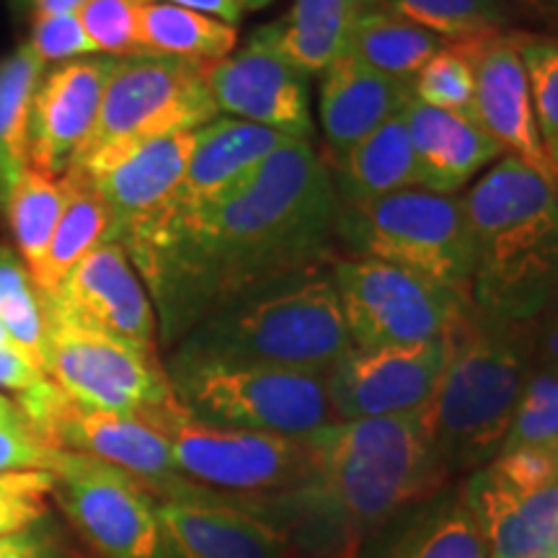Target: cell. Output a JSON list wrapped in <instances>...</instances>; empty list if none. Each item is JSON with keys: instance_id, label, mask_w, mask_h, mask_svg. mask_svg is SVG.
Listing matches in <instances>:
<instances>
[{"instance_id": "cell-44", "label": "cell", "mask_w": 558, "mask_h": 558, "mask_svg": "<svg viewBox=\"0 0 558 558\" xmlns=\"http://www.w3.org/2000/svg\"><path fill=\"white\" fill-rule=\"evenodd\" d=\"M52 543L37 530H21V533L0 538V558H52Z\"/></svg>"}, {"instance_id": "cell-14", "label": "cell", "mask_w": 558, "mask_h": 558, "mask_svg": "<svg viewBox=\"0 0 558 558\" xmlns=\"http://www.w3.org/2000/svg\"><path fill=\"white\" fill-rule=\"evenodd\" d=\"M448 360L450 333L409 347H352L326 373L337 422L422 411L435 396Z\"/></svg>"}, {"instance_id": "cell-13", "label": "cell", "mask_w": 558, "mask_h": 558, "mask_svg": "<svg viewBox=\"0 0 558 558\" xmlns=\"http://www.w3.org/2000/svg\"><path fill=\"white\" fill-rule=\"evenodd\" d=\"M45 320L107 333L158 354V318L148 290L122 243L94 248L50 295H39Z\"/></svg>"}, {"instance_id": "cell-2", "label": "cell", "mask_w": 558, "mask_h": 558, "mask_svg": "<svg viewBox=\"0 0 558 558\" xmlns=\"http://www.w3.org/2000/svg\"><path fill=\"white\" fill-rule=\"evenodd\" d=\"M305 484L259 509L264 520H288L313 546L349 550L367 530L429 499L448 478L422 411L349 418L305 437Z\"/></svg>"}, {"instance_id": "cell-9", "label": "cell", "mask_w": 558, "mask_h": 558, "mask_svg": "<svg viewBox=\"0 0 558 558\" xmlns=\"http://www.w3.org/2000/svg\"><path fill=\"white\" fill-rule=\"evenodd\" d=\"M218 117L205 65L153 54L120 58L104 88L94 130L70 166L145 140L202 130Z\"/></svg>"}, {"instance_id": "cell-18", "label": "cell", "mask_w": 558, "mask_h": 558, "mask_svg": "<svg viewBox=\"0 0 558 558\" xmlns=\"http://www.w3.org/2000/svg\"><path fill=\"white\" fill-rule=\"evenodd\" d=\"M117 58L94 54L41 75L32 101L29 166L60 179L94 130Z\"/></svg>"}, {"instance_id": "cell-16", "label": "cell", "mask_w": 558, "mask_h": 558, "mask_svg": "<svg viewBox=\"0 0 558 558\" xmlns=\"http://www.w3.org/2000/svg\"><path fill=\"white\" fill-rule=\"evenodd\" d=\"M460 45L469 52L473 75H476L473 114L478 124L492 135L505 156L520 160L530 171L538 173L558 197V166L541 135L518 37L497 34V37L469 39Z\"/></svg>"}, {"instance_id": "cell-37", "label": "cell", "mask_w": 558, "mask_h": 558, "mask_svg": "<svg viewBox=\"0 0 558 558\" xmlns=\"http://www.w3.org/2000/svg\"><path fill=\"white\" fill-rule=\"evenodd\" d=\"M488 484L509 497H527L558 484V442L546 448L499 452L486 469H478Z\"/></svg>"}, {"instance_id": "cell-45", "label": "cell", "mask_w": 558, "mask_h": 558, "mask_svg": "<svg viewBox=\"0 0 558 558\" xmlns=\"http://www.w3.org/2000/svg\"><path fill=\"white\" fill-rule=\"evenodd\" d=\"M148 3L179 5V9H190L205 13V16L226 21L230 26H239L243 16H246V9H243L239 0H148Z\"/></svg>"}, {"instance_id": "cell-42", "label": "cell", "mask_w": 558, "mask_h": 558, "mask_svg": "<svg viewBox=\"0 0 558 558\" xmlns=\"http://www.w3.org/2000/svg\"><path fill=\"white\" fill-rule=\"evenodd\" d=\"M45 497L37 492L0 494V538L37 525L45 518Z\"/></svg>"}, {"instance_id": "cell-12", "label": "cell", "mask_w": 558, "mask_h": 558, "mask_svg": "<svg viewBox=\"0 0 558 558\" xmlns=\"http://www.w3.org/2000/svg\"><path fill=\"white\" fill-rule=\"evenodd\" d=\"M47 324L45 373L73 401L88 409L135 416L173 396L158 354L75 326Z\"/></svg>"}, {"instance_id": "cell-8", "label": "cell", "mask_w": 558, "mask_h": 558, "mask_svg": "<svg viewBox=\"0 0 558 558\" xmlns=\"http://www.w3.org/2000/svg\"><path fill=\"white\" fill-rule=\"evenodd\" d=\"M166 373L181 407L218 427L308 437L337 422L326 375L199 360H171Z\"/></svg>"}, {"instance_id": "cell-32", "label": "cell", "mask_w": 558, "mask_h": 558, "mask_svg": "<svg viewBox=\"0 0 558 558\" xmlns=\"http://www.w3.org/2000/svg\"><path fill=\"white\" fill-rule=\"evenodd\" d=\"M393 11L448 41L507 34L514 0H386Z\"/></svg>"}, {"instance_id": "cell-4", "label": "cell", "mask_w": 558, "mask_h": 558, "mask_svg": "<svg viewBox=\"0 0 558 558\" xmlns=\"http://www.w3.org/2000/svg\"><path fill=\"white\" fill-rule=\"evenodd\" d=\"M352 349L329 264L300 269L213 313L171 360L264 365L326 375Z\"/></svg>"}, {"instance_id": "cell-3", "label": "cell", "mask_w": 558, "mask_h": 558, "mask_svg": "<svg viewBox=\"0 0 558 558\" xmlns=\"http://www.w3.org/2000/svg\"><path fill=\"white\" fill-rule=\"evenodd\" d=\"M473 243L471 305L535 324L558 303V197L538 173L499 158L463 197Z\"/></svg>"}, {"instance_id": "cell-27", "label": "cell", "mask_w": 558, "mask_h": 558, "mask_svg": "<svg viewBox=\"0 0 558 558\" xmlns=\"http://www.w3.org/2000/svg\"><path fill=\"white\" fill-rule=\"evenodd\" d=\"M137 37L143 54L184 60L205 68L226 60L239 45V32L226 21L179 5L148 3V0H140Z\"/></svg>"}, {"instance_id": "cell-1", "label": "cell", "mask_w": 558, "mask_h": 558, "mask_svg": "<svg viewBox=\"0 0 558 558\" xmlns=\"http://www.w3.org/2000/svg\"><path fill=\"white\" fill-rule=\"evenodd\" d=\"M166 347L248 292L331 264L339 194L311 140L290 137L243 190L202 209L169 207L124 235Z\"/></svg>"}, {"instance_id": "cell-51", "label": "cell", "mask_w": 558, "mask_h": 558, "mask_svg": "<svg viewBox=\"0 0 558 558\" xmlns=\"http://www.w3.org/2000/svg\"><path fill=\"white\" fill-rule=\"evenodd\" d=\"M554 311H558V303H556V308ZM554 311H550V313H554Z\"/></svg>"}, {"instance_id": "cell-22", "label": "cell", "mask_w": 558, "mask_h": 558, "mask_svg": "<svg viewBox=\"0 0 558 558\" xmlns=\"http://www.w3.org/2000/svg\"><path fill=\"white\" fill-rule=\"evenodd\" d=\"M403 122L414 148L418 190L424 192L456 197L476 173L505 158L476 114L439 111L411 96L403 107Z\"/></svg>"}, {"instance_id": "cell-31", "label": "cell", "mask_w": 558, "mask_h": 558, "mask_svg": "<svg viewBox=\"0 0 558 558\" xmlns=\"http://www.w3.org/2000/svg\"><path fill=\"white\" fill-rule=\"evenodd\" d=\"M62 202L65 197H62L60 179L47 177L34 166H26L21 171L11 197L5 202L3 218L9 222L29 275H34L45 259L54 228H58Z\"/></svg>"}, {"instance_id": "cell-48", "label": "cell", "mask_w": 558, "mask_h": 558, "mask_svg": "<svg viewBox=\"0 0 558 558\" xmlns=\"http://www.w3.org/2000/svg\"><path fill=\"white\" fill-rule=\"evenodd\" d=\"M246 11H259V9H267L271 0H239Z\"/></svg>"}, {"instance_id": "cell-52", "label": "cell", "mask_w": 558, "mask_h": 558, "mask_svg": "<svg viewBox=\"0 0 558 558\" xmlns=\"http://www.w3.org/2000/svg\"><path fill=\"white\" fill-rule=\"evenodd\" d=\"M554 313H556V311H554Z\"/></svg>"}, {"instance_id": "cell-24", "label": "cell", "mask_w": 558, "mask_h": 558, "mask_svg": "<svg viewBox=\"0 0 558 558\" xmlns=\"http://www.w3.org/2000/svg\"><path fill=\"white\" fill-rule=\"evenodd\" d=\"M386 0H292L279 21L259 26L279 52L303 73H324L352 45L357 24Z\"/></svg>"}, {"instance_id": "cell-47", "label": "cell", "mask_w": 558, "mask_h": 558, "mask_svg": "<svg viewBox=\"0 0 558 558\" xmlns=\"http://www.w3.org/2000/svg\"><path fill=\"white\" fill-rule=\"evenodd\" d=\"M0 427H26L19 403L5 399L3 393H0Z\"/></svg>"}, {"instance_id": "cell-41", "label": "cell", "mask_w": 558, "mask_h": 558, "mask_svg": "<svg viewBox=\"0 0 558 558\" xmlns=\"http://www.w3.org/2000/svg\"><path fill=\"white\" fill-rule=\"evenodd\" d=\"M45 378L47 373L37 365V360L24 347H19L5 331V326L0 324V388L11 390L19 399L26 390L37 388Z\"/></svg>"}, {"instance_id": "cell-40", "label": "cell", "mask_w": 558, "mask_h": 558, "mask_svg": "<svg viewBox=\"0 0 558 558\" xmlns=\"http://www.w3.org/2000/svg\"><path fill=\"white\" fill-rule=\"evenodd\" d=\"M52 452L29 427H0V473L47 471Z\"/></svg>"}, {"instance_id": "cell-21", "label": "cell", "mask_w": 558, "mask_h": 558, "mask_svg": "<svg viewBox=\"0 0 558 558\" xmlns=\"http://www.w3.org/2000/svg\"><path fill=\"white\" fill-rule=\"evenodd\" d=\"M282 132L222 117L197 130L190 166L181 181L173 209H202L218 205L248 184L271 153L288 143Z\"/></svg>"}, {"instance_id": "cell-15", "label": "cell", "mask_w": 558, "mask_h": 558, "mask_svg": "<svg viewBox=\"0 0 558 558\" xmlns=\"http://www.w3.org/2000/svg\"><path fill=\"white\" fill-rule=\"evenodd\" d=\"M205 81L220 114L311 140L308 73L292 65L259 29L239 52L207 65Z\"/></svg>"}, {"instance_id": "cell-5", "label": "cell", "mask_w": 558, "mask_h": 558, "mask_svg": "<svg viewBox=\"0 0 558 558\" xmlns=\"http://www.w3.org/2000/svg\"><path fill=\"white\" fill-rule=\"evenodd\" d=\"M533 369V324H505L473 308L450 331V360L422 409L448 471L492 463Z\"/></svg>"}, {"instance_id": "cell-34", "label": "cell", "mask_w": 558, "mask_h": 558, "mask_svg": "<svg viewBox=\"0 0 558 558\" xmlns=\"http://www.w3.org/2000/svg\"><path fill=\"white\" fill-rule=\"evenodd\" d=\"M558 442V373L533 365L499 452Z\"/></svg>"}, {"instance_id": "cell-20", "label": "cell", "mask_w": 558, "mask_h": 558, "mask_svg": "<svg viewBox=\"0 0 558 558\" xmlns=\"http://www.w3.org/2000/svg\"><path fill=\"white\" fill-rule=\"evenodd\" d=\"M409 99V83L367 68L349 52L326 68L320 73L318 117L329 169H337L362 140L401 114Z\"/></svg>"}, {"instance_id": "cell-38", "label": "cell", "mask_w": 558, "mask_h": 558, "mask_svg": "<svg viewBox=\"0 0 558 558\" xmlns=\"http://www.w3.org/2000/svg\"><path fill=\"white\" fill-rule=\"evenodd\" d=\"M140 0H88L78 11L83 29L107 58H135L143 54L137 37Z\"/></svg>"}, {"instance_id": "cell-10", "label": "cell", "mask_w": 558, "mask_h": 558, "mask_svg": "<svg viewBox=\"0 0 558 558\" xmlns=\"http://www.w3.org/2000/svg\"><path fill=\"white\" fill-rule=\"evenodd\" d=\"M352 347H409L445 339L471 305L429 279L360 256L329 264Z\"/></svg>"}, {"instance_id": "cell-26", "label": "cell", "mask_w": 558, "mask_h": 558, "mask_svg": "<svg viewBox=\"0 0 558 558\" xmlns=\"http://www.w3.org/2000/svg\"><path fill=\"white\" fill-rule=\"evenodd\" d=\"M60 186L65 202H62L58 228L39 269L32 275L39 295H50L58 290L62 279L78 267L90 251L114 241V220L99 192L75 171L62 173Z\"/></svg>"}, {"instance_id": "cell-19", "label": "cell", "mask_w": 558, "mask_h": 558, "mask_svg": "<svg viewBox=\"0 0 558 558\" xmlns=\"http://www.w3.org/2000/svg\"><path fill=\"white\" fill-rule=\"evenodd\" d=\"M163 558H284V535L241 499L213 492L156 507Z\"/></svg>"}, {"instance_id": "cell-28", "label": "cell", "mask_w": 558, "mask_h": 558, "mask_svg": "<svg viewBox=\"0 0 558 558\" xmlns=\"http://www.w3.org/2000/svg\"><path fill=\"white\" fill-rule=\"evenodd\" d=\"M448 45V39L424 29V26L390 9L388 3H383L357 24V29L352 34V45H349V54L365 62L367 68L411 86L418 70Z\"/></svg>"}, {"instance_id": "cell-46", "label": "cell", "mask_w": 558, "mask_h": 558, "mask_svg": "<svg viewBox=\"0 0 558 558\" xmlns=\"http://www.w3.org/2000/svg\"><path fill=\"white\" fill-rule=\"evenodd\" d=\"M88 0H34L32 16H60V13H78Z\"/></svg>"}, {"instance_id": "cell-6", "label": "cell", "mask_w": 558, "mask_h": 558, "mask_svg": "<svg viewBox=\"0 0 558 558\" xmlns=\"http://www.w3.org/2000/svg\"><path fill=\"white\" fill-rule=\"evenodd\" d=\"M135 416L169 442L181 476L241 499L256 514L267 501L303 486L311 473L305 437L218 427L186 411L177 396Z\"/></svg>"}, {"instance_id": "cell-39", "label": "cell", "mask_w": 558, "mask_h": 558, "mask_svg": "<svg viewBox=\"0 0 558 558\" xmlns=\"http://www.w3.org/2000/svg\"><path fill=\"white\" fill-rule=\"evenodd\" d=\"M32 50L45 62H73L99 54L96 45L83 29L78 13L60 16H32Z\"/></svg>"}, {"instance_id": "cell-17", "label": "cell", "mask_w": 558, "mask_h": 558, "mask_svg": "<svg viewBox=\"0 0 558 558\" xmlns=\"http://www.w3.org/2000/svg\"><path fill=\"white\" fill-rule=\"evenodd\" d=\"M197 130L177 132L145 143L130 145L68 166L81 173L107 202L114 220V241L156 220L177 199L186 166H190Z\"/></svg>"}, {"instance_id": "cell-33", "label": "cell", "mask_w": 558, "mask_h": 558, "mask_svg": "<svg viewBox=\"0 0 558 558\" xmlns=\"http://www.w3.org/2000/svg\"><path fill=\"white\" fill-rule=\"evenodd\" d=\"M0 324L45 369L47 324L39 292L34 288L26 264H21L5 243H0Z\"/></svg>"}, {"instance_id": "cell-50", "label": "cell", "mask_w": 558, "mask_h": 558, "mask_svg": "<svg viewBox=\"0 0 558 558\" xmlns=\"http://www.w3.org/2000/svg\"><path fill=\"white\" fill-rule=\"evenodd\" d=\"M550 158H554V160H556V166H558V148H556L554 153H550Z\"/></svg>"}, {"instance_id": "cell-43", "label": "cell", "mask_w": 558, "mask_h": 558, "mask_svg": "<svg viewBox=\"0 0 558 558\" xmlns=\"http://www.w3.org/2000/svg\"><path fill=\"white\" fill-rule=\"evenodd\" d=\"M533 365L558 373V311L533 324Z\"/></svg>"}, {"instance_id": "cell-30", "label": "cell", "mask_w": 558, "mask_h": 558, "mask_svg": "<svg viewBox=\"0 0 558 558\" xmlns=\"http://www.w3.org/2000/svg\"><path fill=\"white\" fill-rule=\"evenodd\" d=\"M388 558H492V548L484 527L460 494L422 514Z\"/></svg>"}, {"instance_id": "cell-49", "label": "cell", "mask_w": 558, "mask_h": 558, "mask_svg": "<svg viewBox=\"0 0 558 558\" xmlns=\"http://www.w3.org/2000/svg\"><path fill=\"white\" fill-rule=\"evenodd\" d=\"M32 3H34V0H11L13 11H16V13H26V11H32Z\"/></svg>"}, {"instance_id": "cell-35", "label": "cell", "mask_w": 558, "mask_h": 558, "mask_svg": "<svg viewBox=\"0 0 558 558\" xmlns=\"http://www.w3.org/2000/svg\"><path fill=\"white\" fill-rule=\"evenodd\" d=\"M411 96L432 109L452 111V114H473L476 99V75L469 52L460 41H450L427 65L418 70L411 83Z\"/></svg>"}, {"instance_id": "cell-29", "label": "cell", "mask_w": 558, "mask_h": 558, "mask_svg": "<svg viewBox=\"0 0 558 558\" xmlns=\"http://www.w3.org/2000/svg\"><path fill=\"white\" fill-rule=\"evenodd\" d=\"M45 65L29 41L0 60V215L21 171L29 166L32 101Z\"/></svg>"}, {"instance_id": "cell-11", "label": "cell", "mask_w": 558, "mask_h": 558, "mask_svg": "<svg viewBox=\"0 0 558 558\" xmlns=\"http://www.w3.org/2000/svg\"><path fill=\"white\" fill-rule=\"evenodd\" d=\"M50 497L101 558H163L158 499L143 481L90 456L54 450Z\"/></svg>"}, {"instance_id": "cell-25", "label": "cell", "mask_w": 558, "mask_h": 558, "mask_svg": "<svg viewBox=\"0 0 558 558\" xmlns=\"http://www.w3.org/2000/svg\"><path fill=\"white\" fill-rule=\"evenodd\" d=\"M341 205H360L418 190V171L403 111L378 128L331 169Z\"/></svg>"}, {"instance_id": "cell-7", "label": "cell", "mask_w": 558, "mask_h": 558, "mask_svg": "<svg viewBox=\"0 0 558 558\" xmlns=\"http://www.w3.org/2000/svg\"><path fill=\"white\" fill-rule=\"evenodd\" d=\"M339 246L471 298L473 243L463 199L424 190L341 205Z\"/></svg>"}, {"instance_id": "cell-23", "label": "cell", "mask_w": 558, "mask_h": 558, "mask_svg": "<svg viewBox=\"0 0 558 558\" xmlns=\"http://www.w3.org/2000/svg\"><path fill=\"white\" fill-rule=\"evenodd\" d=\"M463 499L484 527L492 558H558V484L509 497L473 473Z\"/></svg>"}, {"instance_id": "cell-36", "label": "cell", "mask_w": 558, "mask_h": 558, "mask_svg": "<svg viewBox=\"0 0 558 558\" xmlns=\"http://www.w3.org/2000/svg\"><path fill=\"white\" fill-rule=\"evenodd\" d=\"M518 37V50L527 73L533 109L548 153L558 148V39Z\"/></svg>"}]
</instances>
